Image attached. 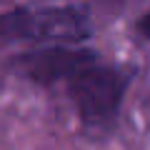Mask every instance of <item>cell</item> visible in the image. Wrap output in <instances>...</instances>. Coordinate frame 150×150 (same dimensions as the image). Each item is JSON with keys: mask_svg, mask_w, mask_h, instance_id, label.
<instances>
[{"mask_svg": "<svg viewBox=\"0 0 150 150\" xmlns=\"http://www.w3.org/2000/svg\"><path fill=\"white\" fill-rule=\"evenodd\" d=\"M18 70L40 85H63L75 112L88 125H105L118 115L128 90V73L103 63L85 48H43L18 60Z\"/></svg>", "mask_w": 150, "mask_h": 150, "instance_id": "obj_1", "label": "cell"}, {"mask_svg": "<svg viewBox=\"0 0 150 150\" xmlns=\"http://www.w3.org/2000/svg\"><path fill=\"white\" fill-rule=\"evenodd\" d=\"M138 33H140L143 38H148V40H150V10L138 20Z\"/></svg>", "mask_w": 150, "mask_h": 150, "instance_id": "obj_3", "label": "cell"}, {"mask_svg": "<svg viewBox=\"0 0 150 150\" xmlns=\"http://www.w3.org/2000/svg\"><path fill=\"white\" fill-rule=\"evenodd\" d=\"M90 38V23L78 8H15L0 15V40L30 45H78Z\"/></svg>", "mask_w": 150, "mask_h": 150, "instance_id": "obj_2", "label": "cell"}]
</instances>
